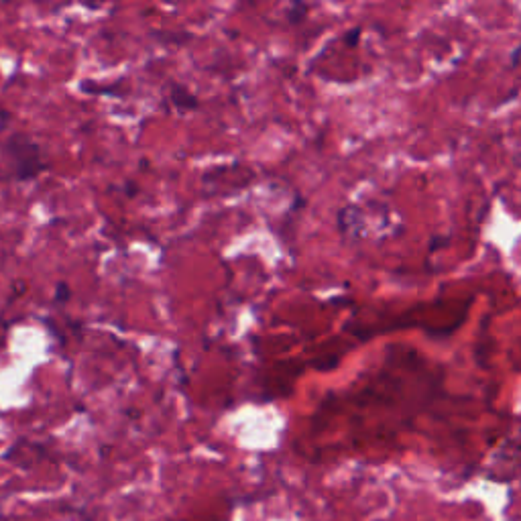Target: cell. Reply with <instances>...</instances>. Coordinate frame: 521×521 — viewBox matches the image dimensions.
Returning a JSON list of instances; mask_svg holds the SVG:
<instances>
[{
	"mask_svg": "<svg viewBox=\"0 0 521 521\" xmlns=\"http://www.w3.org/2000/svg\"><path fill=\"white\" fill-rule=\"evenodd\" d=\"M11 178L17 182H31L49 169V161L39 143L25 133H13L3 147Z\"/></svg>",
	"mask_w": 521,
	"mask_h": 521,
	"instance_id": "6da1fadb",
	"label": "cell"
},
{
	"mask_svg": "<svg viewBox=\"0 0 521 521\" xmlns=\"http://www.w3.org/2000/svg\"><path fill=\"white\" fill-rule=\"evenodd\" d=\"M167 100L176 106L180 112H188V110H196L200 106V100L196 94H192L186 86L182 84H169L167 90Z\"/></svg>",
	"mask_w": 521,
	"mask_h": 521,
	"instance_id": "7a4b0ae2",
	"label": "cell"
},
{
	"mask_svg": "<svg viewBox=\"0 0 521 521\" xmlns=\"http://www.w3.org/2000/svg\"><path fill=\"white\" fill-rule=\"evenodd\" d=\"M308 13H310V7H308V5L296 3L294 7H289V11H287V21L292 23V25H300V23L306 21Z\"/></svg>",
	"mask_w": 521,
	"mask_h": 521,
	"instance_id": "3957f363",
	"label": "cell"
},
{
	"mask_svg": "<svg viewBox=\"0 0 521 521\" xmlns=\"http://www.w3.org/2000/svg\"><path fill=\"white\" fill-rule=\"evenodd\" d=\"M70 298H72L70 285H68L66 281L57 283V287H55V302H57V304H66V302H70Z\"/></svg>",
	"mask_w": 521,
	"mask_h": 521,
	"instance_id": "277c9868",
	"label": "cell"
},
{
	"mask_svg": "<svg viewBox=\"0 0 521 521\" xmlns=\"http://www.w3.org/2000/svg\"><path fill=\"white\" fill-rule=\"evenodd\" d=\"M361 33H363V29H361V27H355V29H351V31H349V35L344 37V43L349 45V47H355V45L359 43V39H361Z\"/></svg>",
	"mask_w": 521,
	"mask_h": 521,
	"instance_id": "5b68a950",
	"label": "cell"
},
{
	"mask_svg": "<svg viewBox=\"0 0 521 521\" xmlns=\"http://www.w3.org/2000/svg\"><path fill=\"white\" fill-rule=\"evenodd\" d=\"M137 192H139V188H137L135 184H131V182H127V184H125V194H127L129 198H135V194H137Z\"/></svg>",
	"mask_w": 521,
	"mask_h": 521,
	"instance_id": "8992f818",
	"label": "cell"
},
{
	"mask_svg": "<svg viewBox=\"0 0 521 521\" xmlns=\"http://www.w3.org/2000/svg\"><path fill=\"white\" fill-rule=\"evenodd\" d=\"M517 57H519V45H515L513 51H511V68H513V70L517 68Z\"/></svg>",
	"mask_w": 521,
	"mask_h": 521,
	"instance_id": "52a82bcc",
	"label": "cell"
}]
</instances>
